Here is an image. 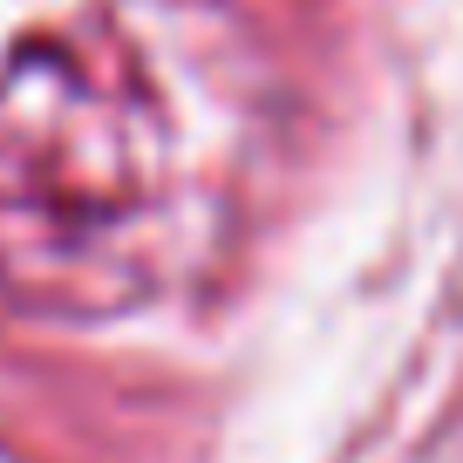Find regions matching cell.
<instances>
[{"instance_id": "cell-1", "label": "cell", "mask_w": 463, "mask_h": 463, "mask_svg": "<svg viewBox=\"0 0 463 463\" xmlns=\"http://www.w3.org/2000/svg\"><path fill=\"white\" fill-rule=\"evenodd\" d=\"M171 204L157 89L109 34H48L0 69V279L28 300L137 293Z\"/></svg>"}]
</instances>
